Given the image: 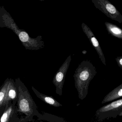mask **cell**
I'll return each instance as SVG.
<instances>
[{
  "instance_id": "16",
  "label": "cell",
  "mask_w": 122,
  "mask_h": 122,
  "mask_svg": "<svg viewBox=\"0 0 122 122\" xmlns=\"http://www.w3.org/2000/svg\"><path fill=\"white\" fill-rule=\"evenodd\" d=\"M119 116H122V112L119 115Z\"/></svg>"
},
{
  "instance_id": "4",
  "label": "cell",
  "mask_w": 122,
  "mask_h": 122,
  "mask_svg": "<svg viewBox=\"0 0 122 122\" xmlns=\"http://www.w3.org/2000/svg\"><path fill=\"white\" fill-rule=\"evenodd\" d=\"M122 112V99L112 102L98 109L95 113L96 118L102 122L110 118H115Z\"/></svg>"
},
{
  "instance_id": "8",
  "label": "cell",
  "mask_w": 122,
  "mask_h": 122,
  "mask_svg": "<svg viewBox=\"0 0 122 122\" xmlns=\"http://www.w3.org/2000/svg\"><path fill=\"white\" fill-rule=\"evenodd\" d=\"M18 98V89L15 82L13 80L9 79L6 94L4 108L7 106L9 102L16 103Z\"/></svg>"
},
{
  "instance_id": "14",
  "label": "cell",
  "mask_w": 122,
  "mask_h": 122,
  "mask_svg": "<svg viewBox=\"0 0 122 122\" xmlns=\"http://www.w3.org/2000/svg\"><path fill=\"white\" fill-rule=\"evenodd\" d=\"M9 80V79L6 80L0 87V111L4 107V102Z\"/></svg>"
},
{
  "instance_id": "13",
  "label": "cell",
  "mask_w": 122,
  "mask_h": 122,
  "mask_svg": "<svg viewBox=\"0 0 122 122\" xmlns=\"http://www.w3.org/2000/svg\"><path fill=\"white\" fill-rule=\"evenodd\" d=\"M107 31L111 36L122 39V29L118 26L109 22L105 23Z\"/></svg>"
},
{
  "instance_id": "5",
  "label": "cell",
  "mask_w": 122,
  "mask_h": 122,
  "mask_svg": "<svg viewBox=\"0 0 122 122\" xmlns=\"http://www.w3.org/2000/svg\"><path fill=\"white\" fill-rule=\"evenodd\" d=\"M95 6L108 18L122 23V15L117 8L107 0H92Z\"/></svg>"
},
{
  "instance_id": "6",
  "label": "cell",
  "mask_w": 122,
  "mask_h": 122,
  "mask_svg": "<svg viewBox=\"0 0 122 122\" xmlns=\"http://www.w3.org/2000/svg\"><path fill=\"white\" fill-rule=\"evenodd\" d=\"M71 60V55H69L56 73L53 79V84L56 87V93L59 96L62 95V88L64 83L65 76Z\"/></svg>"
},
{
  "instance_id": "9",
  "label": "cell",
  "mask_w": 122,
  "mask_h": 122,
  "mask_svg": "<svg viewBox=\"0 0 122 122\" xmlns=\"http://www.w3.org/2000/svg\"><path fill=\"white\" fill-rule=\"evenodd\" d=\"M16 103L10 102L0 111V122H10Z\"/></svg>"
},
{
  "instance_id": "2",
  "label": "cell",
  "mask_w": 122,
  "mask_h": 122,
  "mask_svg": "<svg viewBox=\"0 0 122 122\" xmlns=\"http://www.w3.org/2000/svg\"><path fill=\"white\" fill-rule=\"evenodd\" d=\"M0 27H7L12 30L26 49L38 50L45 47L41 36L36 38L31 37L25 31L18 28L9 14L3 8H0Z\"/></svg>"
},
{
  "instance_id": "12",
  "label": "cell",
  "mask_w": 122,
  "mask_h": 122,
  "mask_svg": "<svg viewBox=\"0 0 122 122\" xmlns=\"http://www.w3.org/2000/svg\"><path fill=\"white\" fill-rule=\"evenodd\" d=\"M36 116L39 120H44L49 122H67L64 118L44 112L41 114L38 110Z\"/></svg>"
},
{
  "instance_id": "3",
  "label": "cell",
  "mask_w": 122,
  "mask_h": 122,
  "mask_svg": "<svg viewBox=\"0 0 122 122\" xmlns=\"http://www.w3.org/2000/svg\"><path fill=\"white\" fill-rule=\"evenodd\" d=\"M97 74L95 67L88 60L82 61L76 69L73 76L80 99L83 100L86 98L90 83Z\"/></svg>"
},
{
  "instance_id": "10",
  "label": "cell",
  "mask_w": 122,
  "mask_h": 122,
  "mask_svg": "<svg viewBox=\"0 0 122 122\" xmlns=\"http://www.w3.org/2000/svg\"><path fill=\"white\" fill-rule=\"evenodd\" d=\"M31 89L37 97L46 104L55 107H58L62 106L61 104L56 101L53 97L41 93L34 87H31Z\"/></svg>"
},
{
  "instance_id": "1",
  "label": "cell",
  "mask_w": 122,
  "mask_h": 122,
  "mask_svg": "<svg viewBox=\"0 0 122 122\" xmlns=\"http://www.w3.org/2000/svg\"><path fill=\"white\" fill-rule=\"evenodd\" d=\"M18 91V98L10 122H29L33 121L37 110L36 104L20 79L15 81Z\"/></svg>"
},
{
  "instance_id": "7",
  "label": "cell",
  "mask_w": 122,
  "mask_h": 122,
  "mask_svg": "<svg viewBox=\"0 0 122 122\" xmlns=\"http://www.w3.org/2000/svg\"><path fill=\"white\" fill-rule=\"evenodd\" d=\"M81 27L83 32L85 34L89 40L91 44L97 52L101 61L104 65L106 66L107 64L104 53L100 47L99 43L95 36L94 33L90 28L84 23H82Z\"/></svg>"
},
{
  "instance_id": "11",
  "label": "cell",
  "mask_w": 122,
  "mask_h": 122,
  "mask_svg": "<svg viewBox=\"0 0 122 122\" xmlns=\"http://www.w3.org/2000/svg\"><path fill=\"white\" fill-rule=\"evenodd\" d=\"M122 97V84L117 87L109 93H108L104 98L102 101V104L112 101L113 100L120 99Z\"/></svg>"
},
{
  "instance_id": "15",
  "label": "cell",
  "mask_w": 122,
  "mask_h": 122,
  "mask_svg": "<svg viewBox=\"0 0 122 122\" xmlns=\"http://www.w3.org/2000/svg\"><path fill=\"white\" fill-rule=\"evenodd\" d=\"M118 66L122 70V56H118L115 58Z\"/></svg>"
}]
</instances>
